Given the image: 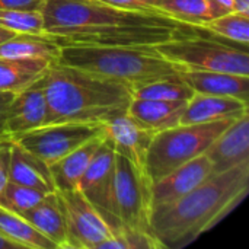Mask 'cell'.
Masks as SVG:
<instances>
[{
  "instance_id": "277c9868",
  "label": "cell",
  "mask_w": 249,
  "mask_h": 249,
  "mask_svg": "<svg viewBox=\"0 0 249 249\" xmlns=\"http://www.w3.org/2000/svg\"><path fill=\"white\" fill-rule=\"evenodd\" d=\"M57 61L120 82L131 90L155 80L178 77L181 70L163 58L155 47L147 45L67 44L61 45Z\"/></svg>"
},
{
  "instance_id": "d4e9b609",
  "label": "cell",
  "mask_w": 249,
  "mask_h": 249,
  "mask_svg": "<svg viewBox=\"0 0 249 249\" xmlns=\"http://www.w3.org/2000/svg\"><path fill=\"white\" fill-rule=\"evenodd\" d=\"M203 26L225 39L248 47L249 15H244L239 12H231L225 16L207 20L206 23H203Z\"/></svg>"
},
{
  "instance_id": "83f0119b",
  "label": "cell",
  "mask_w": 249,
  "mask_h": 249,
  "mask_svg": "<svg viewBox=\"0 0 249 249\" xmlns=\"http://www.w3.org/2000/svg\"><path fill=\"white\" fill-rule=\"evenodd\" d=\"M0 26L16 34H44L42 12L0 9Z\"/></svg>"
},
{
  "instance_id": "836d02e7",
  "label": "cell",
  "mask_w": 249,
  "mask_h": 249,
  "mask_svg": "<svg viewBox=\"0 0 249 249\" xmlns=\"http://www.w3.org/2000/svg\"><path fill=\"white\" fill-rule=\"evenodd\" d=\"M20 247L15 242H12L10 239L4 238L3 235H0V249H19Z\"/></svg>"
},
{
  "instance_id": "1f68e13d",
  "label": "cell",
  "mask_w": 249,
  "mask_h": 249,
  "mask_svg": "<svg viewBox=\"0 0 249 249\" xmlns=\"http://www.w3.org/2000/svg\"><path fill=\"white\" fill-rule=\"evenodd\" d=\"M45 0H0V9L10 10H42Z\"/></svg>"
},
{
  "instance_id": "4316f807",
  "label": "cell",
  "mask_w": 249,
  "mask_h": 249,
  "mask_svg": "<svg viewBox=\"0 0 249 249\" xmlns=\"http://www.w3.org/2000/svg\"><path fill=\"white\" fill-rule=\"evenodd\" d=\"M44 193L35 188L7 181L3 191L0 193V207L22 216L34 206H36L44 198Z\"/></svg>"
},
{
  "instance_id": "ba28073f",
  "label": "cell",
  "mask_w": 249,
  "mask_h": 249,
  "mask_svg": "<svg viewBox=\"0 0 249 249\" xmlns=\"http://www.w3.org/2000/svg\"><path fill=\"white\" fill-rule=\"evenodd\" d=\"M98 136H104V124L54 123L19 134L13 140L51 165Z\"/></svg>"
},
{
  "instance_id": "7c38bea8",
  "label": "cell",
  "mask_w": 249,
  "mask_h": 249,
  "mask_svg": "<svg viewBox=\"0 0 249 249\" xmlns=\"http://www.w3.org/2000/svg\"><path fill=\"white\" fill-rule=\"evenodd\" d=\"M47 98L42 76L28 88L15 93L4 117L3 130L12 139L45 125Z\"/></svg>"
},
{
  "instance_id": "30bf717a",
  "label": "cell",
  "mask_w": 249,
  "mask_h": 249,
  "mask_svg": "<svg viewBox=\"0 0 249 249\" xmlns=\"http://www.w3.org/2000/svg\"><path fill=\"white\" fill-rule=\"evenodd\" d=\"M57 194L66 222L67 249H96L112 236L102 216L79 190L57 191Z\"/></svg>"
},
{
  "instance_id": "52a82bcc",
  "label": "cell",
  "mask_w": 249,
  "mask_h": 249,
  "mask_svg": "<svg viewBox=\"0 0 249 249\" xmlns=\"http://www.w3.org/2000/svg\"><path fill=\"white\" fill-rule=\"evenodd\" d=\"M150 187L152 181L149 179L146 171L137 168L127 158L115 153L114 214L123 229L127 228L152 233Z\"/></svg>"
},
{
  "instance_id": "7402d4cb",
  "label": "cell",
  "mask_w": 249,
  "mask_h": 249,
  "mask_svg": "<svg viewBox=\"0 0 249 249\" xmlns=\"http://www.w3.org/2000/svg\"><path fill=\"white\" fill-rule=\"evenodd\" d=\"M50 63L45 58H0V92H20L38 80Z\"/></svg>"
},
{
  "instance_id": "7a4b0ae2",
  "label": "cell",
  "mask_w": 249,
  "mask_h": 249,
  "mask_svg": "<svg viewBox=\"0 0 249 249\" xmlns=\"http://www.w3.org/2000/svg\"><path fill=\"white\" fill-rule=\"evenodd\" d=\"M248 188L249 162L212 174L177 201L152 207L150 231L163 248L187 247L233 210Z\"/></svg>"
},
{
  "instance_id": "8992f818",
  "label": "cell",
  "mask_w": 249,
  "mask_h": 249,
  "mask_svg": "<svg viewBox=\"0 0 249 249\" xmlns=\"http://www.w3.org/2000/svg\"><path fill=\"white\" fill-rule=\"evenodd\" d=\"M232 121L178 124L172 128L158 131L146 155L144 169L149 179L155 182L178 166L204 155L209 146Z\"/></svg>"
},
{
  "instance_id": "ac0fdd59",
  "label": "cell",
  "mask_w": 249,
  "mask_h": 249,
  "mask_svg": "<svg viewBox=\"0 0 249 249\" xmlns=\"http://www.w3.org/2000/svg\"><path fill=\"white\" fill-rule=\"evenodd\" d=\"M104 137H105V134L98 136V137L83 143L82 146H79L69 155L63 156L61 159H58L50 165L51 177H53L57 191L77 190L79 182H80L83 174L86 172L89 163L92 162L96 150L99 149Z\"/></svg>"
},
{
  "instance_id": "d6986e66",
  "label": "cell",
  "mask_w": 249,
  "mask_h": 249,
  "mask_svg": "<svg viewBox=\"0 0 249 249\" xmlns=\"http://www.w3.org/2000/svg\"><path fill=\"white\" fill-rule=\"evenodd\" d=\"M185 105L187 101H160L133 96L127 111L143 127L158 133L178 125Z\"/></svg>"
},
{
  "instance_id": "9c48e42d",
  "label": "cell",
  "mask_w": 249,
  "mask_h": 249,
  "mask_svg": "<svg viewBox=\"0 0 249 249\" xmlns=\"http://www.w3.org/2000/svg\"><path fill=\"white\" fill-rule=\"evenodd\" d=\"M114 178L115 150L112 143L104 137L92 162L83 174L77 190L102 216L112 235H118L123 231V226L114 214Z\"/></svg>"
},
{
  "instance_id": "6da1fadb",
  "label": "cell",
  "mask_w": 249,
  "mask_h": 249,
  "mask_svg": "<svg viewBox=\"0 0 249 249\" xmlns=\"http://www.w3.org/2000/svg\"><path fill=\"white\" fill-rule=\"evenodd\" d=\"M44 34L60 45L155 47L172 39L187 23L159 12H133L98 0H45Z\"/></svg>"
},
{
  "instance_id": "e575fe53",
  "label": "cell",
  "mask_w": 249,
  "mask_h": 249,
  "mask_svg": "<svg viewBox=\"0 0 249 249\" xmlns=\"http://www.w3.org/2000/svg\"><path fill=\"white\" fill-rule=\"evenodd\" d=\"M15 35H16V32H13V31H10V29H6V28L0 26V44L4 42V41H7V39H10V38L15 36Z\"/></svg>"
},
{
  "instance_id": "9a60e30c",
  "label": "cell",
  "mask_w": 249,
  "mask_h": 249,
  "mask_svg": "<svg viewBox=\"0 0 249 249\" xmlns=\"http://www.w3.org/2000/svg\"><path fill=\"white\" fill-rule=\"evenodd\" d=\"M248 114V102L232 96L194 93L184 108L179 124H204L235 120Z\"/></svg>"
},
{
  "instance_id": "4dcf8cb0",
  "label": "cell",
  "mask_w": 249,
  "mask_h": 249,
  "mask_svg": "<svg viewBox=\"0 0 249 249\" xmlns=\"http://www.w3.org/2000/svg\"><path fill=\"white\" fill-rule=\"evenodd\" d=\"M209 20L233 12V0H206Z\"/></svg>"
},
{
  "instance_id": "5b68a950",
  "label": "cell",
  "mask_w": 249,
  "mask_h": 249,
  "mask_svg": "<svg viewBox=\"0 0 249 249\" xmlns=\"http://www.w3.org/2000/svg\"><path fill=\"white\" fill-rule=\"evenodd\" d=\"M156 51L181 70L225 71L249 76L248 47L225 39L203 25H185Z\"/></svg>"
},
{
  "instance_id": "5bb4252c",
  "label": "cell",
  "mask_w": 249,
  "mask_h": 249,
  "mask_svg": "<svg viewBox=\"0 0 249 249\" xmlns=\"http://www.w3.org/2000/svg\"><path fill=\"white\" fill-rule=\"evenodd\" d=\"M212 175V163L206 155H201L177 169L166 174L163 178L152 182V207L163 206L177 201L188 194L197 185Z\"/></svg>"
},
{
  "instance_id": "d590c367",
  "label": "cell",
  "mask_w": 249,
  "mask_h": 249,
  "mask_svg": "<svg viewBox=\"0 0 249 249\" xmlns=\"http://www.w3.org/2000/svg\"><path fill=\"white\" fill-rule=\"evenodd\" d=\"M7 139H12L10 136H7L6 133H0V142H3V140H7Z\"/></svg>"
},
{
  "instance_id": "f546056e",
  "label": "cell",
  "mask_w": 249,
  "mask_h": 249,
  "mask_svg": "<svg viewBox=\"0 0 249 249\" xmlns=\"http://www.w3.org/2000/svg\"><path fill=\"white\" fill-rule=\"evenodd\" d=\"M13 139H7L0 142V193L3 191L4 185L7 184V168L10 159V144Z\"/></svg>"
},
{
  "instance_id": "f1b7e54d",
  "label": "cell",
  "mask_w": 249,
  "mask_h": 249,
  "mask_svg": "<svg viewBox=\"0 0 249 249\" xmlns=\"http://www.w3.org/2000/svg\"><path fill=\"white\" fill-rule=\"evenodd\" d=\"M123 10L133 12H158V4L160 0H98Z\"/></svg>"
},
{
  "instance_id": "603a6c76",
  "label": "cell",
  "mask_w": 249,
  "mask_h": 249,
  "mask_svg": "<svg viewBox=\"0 0 249 249\" xmlns=\"http://www.w3.org/2000/svg\"><path fill=\"white\" fill-rule=\"evenodd\" d=\"M0 235L20 248L58 249L48 238L39 233L23 216L0 207Z\"/></svg>"
},
{
  "instance_id": "3957f363",
  "label": "cell",
  "mask_w": 249,
  "mask_h": 249,
  "mask_svg": "<svg viewBox=\"0 0 249 249\" xmlns=\"http://www.w3.org/2000/svg\"><path fill=\"white\" fill-rule=\"evenodd\" d=\"M47 98V124L98 123L125 112L133 90L115 80L51 61L42 74Z\"/></svg>"
},
{
  "instance_id": "ffe728a7",
  "label": "cell",
  "mask_w": 249,
  "mask_h": 249,
  "mask_svg": "<svg viewBox=\"0 0 249 249\" xmlns=\"http://www.w3.org/2000/svg\"><path fill=\"white\" fill-rule=\"evenodd\" d=\"M22 216L57 248L67 249L66 222L57 191L45 194L36 206Z\"/></svg>"
},
{
  "instance_id": "cb8c5ba5",
  "label": "cell",
  "mask_w": 249,
  "mask_h": 249,
  "mask_svg": "<svg viewBox=\"0 0 249 249\" xmlns=\"http://www.w3.org/2000/svg\"><path fill=\"white\" fill-rule=\"evenodd\" d=\"M194 95L193 89L178 76L160 79L133 89V96L160 101H188Z\"/></svg>"
},
{
  "instance_id": "e0dca14e",
  "label": "cell",
  "mask_w": 249,
  "mask_h": 249,
  "mask_svg": "<svg viewBox=\"0 0 249 249\" xmlns=\"http://www.w3.org/2000/svg\"><path fill=\"white\" fill-rule=\"evenodd\" d=\"M179 77L193 89L194 93L232 96L248 102L249 76L225 71L179 70Z\"/></svg>"
},
{
  "instance_id": "484cf974",
  "label": "cell",
  "mask_w": 249,
  "mask_h": 249,
  "mask_svg": "<svg viewBox=\"0 0 249 249\" xmlns=\"http://www.w3.org/2000/svg\"><path fill=\"white\" fill-rule=\"evenodd\" d=\"M158 12L190 25H203L209 20L206 0H160Z\"/></svg>"
},
{
  "instance_id": "8fae6325",
  "label": "cell",
  "mask_w": 249,
  "mask_h": 249,
  "mask_svg": "<svg viewBox=\"0 0 249 249\" xmlns=\"http://www.w3.org/2000/svg\"><path fill=\"white\" fill-rule=\"evenodd\" d=\"M104 134L112 143L115 153L146 171V155L156 131L143 127L125 111L104 123Z\"/></svg>"
},
{
  "instance_id": "2e32d148",
  "label": "cell",
  "mask_w": 249,
  "mask_h": 249,
  "mask_svg": "<svg viewBox=\"0 0 249 249\" xmlns=\"http://www.w3.org/2000/svg\"><path fill=\"white\" fill-rule=\"evenodd\" d=\"M7 179L15 184L35 188L44 194L55 191L50 165L34 153L25 150L15 140L10 144Z\"/></svg>"
},
{
  "instance_id": "d6a6232c",
  "label": "cell",
  "mask_w": 249,
  "mask_h": 249,
  "mask_svg": "<svg viewBox=\"0 0 249 249\" xmlns=\"http://www.w3.org/2000/svg\"><path fill=\"white\" fill-rule=\"evenodd\" d=\"M13 96H15L13 92H0V133H4L3 123H4V117H6V111H7Z\"/></svg>"
},
{
  "instance_id": "44dd1931",
  "label": "cell",
  "mask_w": 249,
  "mask_h": 249,
  "mask_svg": "<svg viewBox=\"0 0 249 249\" xmlns=\"http://www.w3.org/2000/svg\"><path fill=\"white\" fill-rule=\"evenodd\" d=\"M61 45L47 34H16L0 44V58H58Z\"/></svg>"
},
{
  "instance_id": "4fadbf2b",
  "label": "cell",
  "mask_w": 249,
  "mask_h": 249,
  "mask_svg": "<svg viewBox=\"0 0 249 249\" xmlns=\"http://www.w3.org/2000/svg\"><path fill=\"white\" fill-rule=\"evenodd\" d=\"M212 174H222L249 162V112L233 120L204 153Z\"/></svg>"
}]
</instances>
